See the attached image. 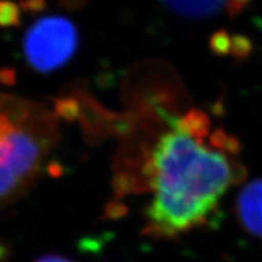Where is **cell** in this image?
<instances>
[{
    "instance_id": "6",
    "label": "cell",
    "mask_w": 262,
    "mask_h": 262,
    "mask_svg": "<svg viewBox=\"0 0 262 262\" xmlns=\"http://www.w3.org/2000/svg\"><path fill=\"white\" fill-rule=\"evenodd\" d=\"M55 113L66 122H74L81 116V104L75 97H60L55 100Z\"/></svg>"
},
{
    "instance_id": "1",
    "label": "cell",
    "mask_w": 262,
    "mask_h": 262,
    "mask_svg": "<svg viewBox=\"0 0 262 262\" xmlns=\"http://www.w3.org/2000/svg\"><path fill=\"white\" fill-rule=\"evenodd\" d=\"M159 113L169 130L142 168L149 193L147 232L173 238L206 224L243 169L233 136L222 129L194 133L183 127L179 117Z\"/></svg>"
},
{
    "instance_id": "10",
    "label": "cell",
    "mask_w": 262,
    "mask_h": 262,
    "mask_svg": "<svg viewBox=\"0 0 262 262\" xmlns=\"http://www.w3.org/2000/svg\"><path fill=\"white\" fill-rule=\"evenodd\" d=\"M16 71L14 68H0V83L6 86H12L16 83Z\"/></svg>"
},
{
    "instance_id": "3",
    "label": "cell",
    "mask_w": 262,
    "mask_h": 262,
    "mask_svg": "<svg viewBox=\"0 0 262 262\" xmlns=\"http://www.w3.org/2000/svg\"><path fill=\"white\" fill-rule=\"evenodd\" d=\"M77 47V28L73 22L60 15L38 19L24 37L26 61L39 73H50L63 67L74 56Z\"/></svg>"
},
{
    "instance_id": "8",
    "label": "cell",
    "mask_w": 262,
    "mask_h": 262,
    "mask_svg": "<svg viewBox=\"0 0 262 262\" xmlns=\"http://www.w3.org/2000/svg\"><path fill=\"white\" fill-rule=\"evenodd\" d=\"M19 6L32 15L40 14L48 8V0H19Z\"/></svg>"
},
{
    "instance_id": "9",
    "label": "cell",
    "mask_w": 262,
    "mask_h": 262,
    "mask_svg": "<svg viewBox=\"0 0 262 262\" xmlns=\"http://www.w3.org/2000/svg\"><path fill=\"white\" fill-rule=\"evenodd\" d=\"M210 47L216 54H226L228 50V38L224 32H219L211 38Z\"/></svg>"
},
{
    "instance_id": "2",
    "label": "cell",
    "mask_w": 262,
    "mask_h": 262,
    "mask_svg": "<svg viewBox=\"0 0 262 262\" xmlns=\"http://www.w3.org/2000/svg\"><path fill=\"white\" fill-rule=\"evenodd\" d=\"M49 146L48 134L0 110V205L17 198L34 181Z\"/></svg>"
},
{
    "instance_id": "11",
    "label": "cell",
    "mask_w": 262,
    "mask_h": 262,
    "mask_svg": "<svg viewBox=\"0 0 262 262\" xmlns=\"http://www.w3.org/2000/svg\"><path fill=\"white\" fill-rule=\"evenodd\" d=\"M88 0H60V4L62 9L67 10V11H78V10L83 9Z\"/></svg>"
},
{
    "instance_id": "4",
    "label": "cell",
    "mask_w": 262,
    "mask_h": 262,
    "mask_svg": "<svg viewBox=\"0 0 262 262\" xmlns=\"http://www.w3.org/2000/svg\"><path fill=\"white\" fill-rule=\"evenodd\" d=\"M169 10L186 18H210L227 14L235 16L251 0H160Z\"/></svg>"
},
{
    "instance_id": "12",
    "label": "cell",
    "mask_w": 262,
    "mask_h": 262,
    "mask_svg": "<svg viewBox=\"0 0 262 262\" xmlns=\"http://www.w3.org/2000/svg\"><path fill=\"white\" fill-rule=\"evenodd\" d=\"M34 262H74V261L63 256V255L48 254V255H42V256L38 257Z\"/></svg>"
},
{
    "instance_id": "5",
    "label": "cell",
    "mask_w": 262,
    "mask_h": 262,
    "mask_svg": "<svg viewBox=\"0 0 262 262\" xmlns=\"http://www.w3.org/2000/svg\"><path fill=\"white\" fill-rule=\"evenodd\" d=\"M237 215L248 233L262 238V179L254 180L239 192Z\"/></svg>"
},
{
    "instance_id": "7",
    "label": "cell",
    "mask_w": 262,
    "mask_h": 262,
    "mask_svg": "<svg viewBox=\"0 0 262 262\" xmlns=\"http://www.w3.org/2000/svg\"><path fill=\"white\" fill-rule=\"evenodd\" d=\"M21 6L12 0H0V27H17L21 24Z\"/></svg>"
}]
</instances>
